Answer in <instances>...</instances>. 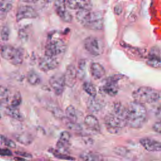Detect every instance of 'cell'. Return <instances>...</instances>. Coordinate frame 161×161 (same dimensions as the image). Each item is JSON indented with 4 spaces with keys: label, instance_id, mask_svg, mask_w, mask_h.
Masks as SVG:
<instances>
[{
    "label": "cell",
    "instance_id": "cell-5",
    "mask_svg": "<svg viewBox=\"0 0 161 161\" xmlns=\"http://www.w3.org/2000/svg\"><path fill=\"white\" fill-rule=\"evenodd\" d=\"M66 50V44L60 38H50L46 43L45 47V55L60 57Z\"/></svg>",
    "mask_w": 161,
    "mask_h": 161
},
{
    "label": "cell",
    "instance_id": "cell-17",
    "mask_svg": "<svg viewBox=\"0 0 161 161\" xmlns=\"http://www.w3.org/2000/svg\"><path fill=\"white\" fill-rule=\"evenodd\" d=\"M84 124L89 130L95 131L99 132L101 128L98 119L93 114H88L84 119Z\"/></svg>",
    "mask_w": 161,
    "mask_h": 161
},
{
    "label": "cell",
    "instance_id": "cell-40",
    "mask_svg": "<svg viewBox=\"0 0 161 161\" xmlns=\"http://www.w3.org/2000/svg\"><path fill=\"white\" fill-rule=\"evenodd\" d=\"M13 155L11 151L8 148H1V156H11Z\"/></svg>",
    "mask_w": 161,
    "mask_h": 161
},
{
    "label": "cell",
    "instance_id": "cell-26",
    "mask_svg": "<svg viewBox=\"0 0 161 161\" xmlns=\"http://www.w3.org/2000/svg\"><path fill=\"white\" fill-rule=\"evenodd\" d=\"M147 64L153 68L161 69V58L154 54H150L147 60Z\"/></svg>",
    "mask_w": 161,
    "mask_h": 161
},
{
    "label": "cell",
    "instance_id": "cell-10",
    "mask_svg": "<svg viewBox=\"0 0 161 161\" xmlns=\"http://www.w3.org/2000/svg\"><path fill=\"white\" fill-rule=\"evenodd\" d=\"M60 57L45 55L40 59L38 67L42 71L47 72L56 69L60 64Z\"/></svg>",
    "mask_w": 161,
    "mask_h": 161
},
{
    "label": "cell",
    "instance_id": "cell-8",
    "mask_svg": "<svg viewBox=\"0 0 161 161\" xmlns=\"http://www.w3.org/2000/svg\"><path fill=\"white\" fill-rule=\"evenodd\" d=\"M49 84L55 94L57 96H60L66 86L64 74L58 72L53 74L49 79Z\"/></svg>",
    "mask_w": 161,
    "mask_h": 161
},
{
    "label": "cell",
    "instance_id": "cell-1",
    "mask_svg": "<svg viewBox=\"0 0 161 161\" xmlns=\"http://www.w3.org/2000/svg\"><path fill=\"white\" fill-rule=\"evenodd\" d=\"M104 123L109 133H118L127 126V107L120 103H114L111 112L106 115Z\"/></svg>",
    "mask_w": 161,
    "mask_h": 161
},
{
    "label": "cell",
    "instance_id": "cell-27",
    "mask_svg": "<svg viewBox=\"0 0 161 161\" xmlns=\"http://www.w3.org/2000/svg\"><path fill=\"white\" fill-rule=\"evenodd\" d=\"M82 88L89 96L96 97L97 94V90L92 83L90 82H84L82 85Z\"/></svg>",
    "mask_w": 161,
    "mask_h": 161
},
{
    "label": "cell",
    "instance_id": "cell-36",
    "mask_svg": "<svg viewBox=\"0 0 161 161\" xmlns=\"http://www.w3.org/2000/svg\"><path fill=\"white\" fill-rule=\"evenodd\" d=\"M19 37L21 41H26L28 38V33L25 29H21L19 30Z\"/></svg>",
    "mask_w": 161,
    "mask_h": 161
},
{
    "label": "cell",
    "instance_id": "cell-30",
    "mask_svg": "<svg viewBox=\"0 0 161 161\" xmlns=\"http://www.w3.org/2000/svg\"><path fill=\"white\" fill-rule=\"evenodd\" d=\"M86 69V61L84 60H80L78 64L77 69V77L79 79H82L84 77Z\"/></svg>",
    "mask_w": 161,
    "mask_h": 161
},
{
    "label": "cell",
    "instance_id": "cell-13",
    "mask_svg": "<svg viewBox=\"0 0 161 161\" xmlns=\"http://www.w3.org/2000/svg\"><path fill=\"white\" fill-rule=\"evenodd\" d=\"M139 142L142 146L150 152H161V143L156 140L150 138H142Z\"/></svg>",
    "mask_w": 161,
    "mask_h": 161
},
{
    "label": "cell",
    "instance_id": "cell-11",
    "mask_svg": "<svg viewBox=\"0 0 161 161\" xmlns=\"http://www.w3.org/2000/svg\"><path fill=\"white\" fill-rule=\"evenodd\" d=\"M36 11L31 6L22 5L20 6L16 12V18L17 21H21L24 19H35L38 17Z\"/></svg>",
    "mask_w": 161,
    "mask_h": 161
},
{
    "label": "cell",
    "instance_id": "cell-22",
    "mask_svg": "<svg viewBox=\"0 0 161 161\" xmlns=\"http://www.w3.org/2000/svg\"><path fill=\"white\" fill-rule=\"evenodd\" d=\"M12 0H0V16L3 19L12 8Z\"/></svg>",
    "mask_w": 161,
    "mask_h": 161
},
{
    "label": "cell",
    "instance_id": "cell-4",
    "mask_svg": "<svg viewBox=\"0 0 161 161\" xmlns=\"http://www.w3.org/2000/svg\"><path fill=\"white\" fill-rule=\"evenodd\" d=\"M134 101L142 104H152L157 102L160 98V92L151 87L141 86L132 93Z\"/></svg>",
    "mask_w": 161,
    "mask_h": 161
},
{
    "label": "cell",
    "instance_id": "cell-15",
    "mask_svg": "<svg viewBox=\"0 0 161 161\" xmlns=\"http://www.w3.org/2000/svg\"><path fill=\"white\" fill-rule=\"evenodd\" d=\"M67 8L72 10L92 9L91 0H67Z\"/></svg>",
    "mask_w": 161,
    "mask_h": 161
},
{
    "label": "cell",
    "instance_id": "cell-31",
    "mask_svg": "<svg viewBox=\"0 0 161 161\" xmlns=\"http://www.w3.org/2000/svg\"><path fill=\"white\" fill-rule=\"evenodd\" d=\"M10 30L8 26L4 25L1 28V38L3 42H7L9 38Z\"/></svg>",
    "mask_w": 161,
    "mask_h": 161
},
{
    "label": "cell",
    "instance_id": "cell-39",
    "mask_svg": "<svg viewBox=\"0 0 161 161\" xmlns=\"http://www.w3.org/2000/svg\"><path fill=\"white\" fill-rule=\"evenodd\" d=\"M15 153L18 155L19 157H22L24 158H32V155L26 152H21V151H16L15 152Z\"/></svg>",
    "mask_w": 161,
    "mask_h": 161
},
{
    "label": "cell",
    "instance_id": "cell-38",
    "mask_svg": "<svg viewBox=\"0 0 161 161\" xmlns=\"http://www.w3.org/2000/svg\"><path fill=\"white\" fill-rule=\"evenodd\" d=\"M53 114L55 116L58 118H62L64 116V114L62 111L59 108H55L53 110Z\"/></svg>",
    "mask_w": 161,
    "mask_h": 161
},
{
    "label": "cell",
    "instance_id": "cell-12",
    "mask_svg": "<svg viewBox=\"0 0 161 161\" xmlns=\"http://www.w3.org/2000/svg\"><path fill=\"white\" fill-rule=\"evenodd\" d=\"M70 137L71 135L69 131H63L61 132L56 144L57 150L59 152L67 153L70 146Z\"/></svg>",
    "mask_w": 161,
    "mask_h": 161
},
{
    "label": "cell",
    "instance_id": "cell-33",
    "mask_svg": "<svg viewBox=\"0 0 161 161\" xmlns=\"http://www.w3.org/2000/svg\"><path fill=\"white\" fill-rule=\"evenodd\" d=\"M0 96H1V104L3 103H6L8 101V97H9V91L3 86H1V93H0Z\"/></svg>",
    "mask_w": 161,
    "mask_h": 161
},
{
    "label": "cell",
    "instance_id": "cell-24",
    "mask_svg": "<svg viewBox=\"0 0 161 161\" xmlns=\"http://www.w3.org/2000/svg\"><path fill=\"white\" fill-rule=\"evenodd\" d=\"M26 79L28 82L31 86H37L41 82V78L39 74L33 70L28 72L26 75Z\"/></svg>",
    "mask_w": 161,
    "mask_h": 161
},
{
    "label": "cell",
    "instance_id": "cell-18",
    "mask_svg": "<svg viewBox=\"0 0 161 161\" xmlns=\"http://www.w3.org/2000/svg\"><path fill=\"white\" fill-rule=\"evenodd\" d=\"M87 108L91 113H97L102 110L103 104L101 101L96 98V97L90 96L87 101Z\"/></svg>",
    "mask_w": 161,
    "mask_h": 161
},
{
    "label": "cell",
    "instance_id": "cell-37",
    "mask_svg": "<svg viewBox=\"0 0 161 161\" xmlns=\"http://www.w3.org/2000/svg\"><path fill=\"white\" fill-rule=\"evenodd\" d=\"M152 129L154 131L161 133V119L156 121L152 126Z\"/></svg>",
    "mask_w": 161,
    "mask_h": 161
},
{
    "label": "cell",
    "instance_id": "cell-34",
    "mask_svg": "<svg viewBox=\"0 0 161 161\" xmlns=\"http://www.w3.org/2000/svg\"><path fill=\"white\" fill-rule=\"evenodd\" d=\"M21 95L19 93H17L13 96L9 105L11 106H13V107L18 108L19 106L21 104Z\"/></svg>",
    "mask_w": 161,
    "mask_h": 161
},
{
    "label": "cell",
    "instance_id": "cell-41",
    "mask_svg": "<svg viewBox=\"0 0 161 161\" xmlns=\"http://www.w3.org/2000/svg\"><path fill=\"white\" fill-rule=\"evenodd\" d=\"M19 1L26 3H36L38 0H19Z\"/></svg>",
    "mask_w": 161,
    "mask_h": 161
},
{
    "label": "cell",
    "instance_id": "cell-16",
    "mask_svg": "<svg viewBox=\"0 0 161 161\" xmlns=\"http://www.w3.org/2000/svg\"><path fill=\"white\" fill-rule=\"evenodd\" d=\"M90 72L92 77L96 80L104 76L106 70L104 67L98 62H92L90 65Z\"/></svg>",
    "mask_w": 161,
    "mask_h": 161
},
{
    "label": "cell",
    "instance_id": "cell-7",
    "mask_svg": "<svg viewBox=\"0 0 161 161\" xmlns=\"http://www.w3.org/2000/svg\"><path fill=\"white\" fill-rule=\"evenodd\" d=\"M119 77L118 75H114L104 79L102 85L99 87L100 92L109 96L113 97L116 96L119 90Z\"/></svg>",
    "mask_w": 161,
    "mask_h": 161
},
{
    "label": "cell",
    "instance_id": "cell-14",
    "mask_svg": "<svg viewBox=\"0 0 161 161\" xmlns=\"http://www.w3.org/2000/svg\"><path fill=\"white\" fill-rule=\"evenodd\" d=\"M64 76L66 86L69 87H73L77 77V71L74 65L70 64L67 67Z\"/></svg>",
    "mask_w": 161,
    "mask_h": 161
},
{
    "label": "cell",
    "instance_id": "cell-23",
    "mask_svg": "<svg viewBox=\"0 0 161 161\" xmlns=\"http://www.w3.org/2000/svg\"><path fill=\"white\" fill-rule=\"evenodd\" d=\"M24 49L21 47H18L16 48V52L14 55L13 58L10 61V62L14 65H20L24 59Z\"/></svg>",
    "mask_w": 161,
    "mask_h": 161
},
{
    "label": "cell",
    "instance_id": "cell-35",
    "mask_svg": "<svg viewBox=\"0 0 161 161\" xmlns=\"http://www.w3.org/2000/svg\"><path fill=\"white\" fill-rule=\"evenodd\" d=\"M67 126L69 129L72 130H74V131H80L82 130V127L81 125H80L79 124H78L77 122L74 123V122H71L70 121H68V123L66 124Z\"/></svg>",
    "mask_w": 161,
    "mask_h": 161
},
{
    "label": "cell",
    "instance_id": "cell-29",
    "mask_svg": "<svg viewBox=\"0 0 161 161\" xmlns=\"http://www.w3.org/2000/svg\"><path fill=\"white\" fill-rule=\"evenodd\" d=\"M79 157L84 160H99L101 157L99 155L92 152H83L82 153Z\"/></svg>",
    "mask_w": 161,
    "mask_h": 161
},
{
    "label": "cell",
    "instance_id": "cell-21",
    "mask_svg": "<svg viewBox=\"0 0 161 161\" xmlns=\"http://www.w3.org/2000/svg\"><path fill=\"white\" fill-rule=\"evenodd\" d=\"M5 113L7 115H8L9 116L14 119L21 121L24 120V116L23 114L21 113L19 108L17 107H13L9 105L6 107Z\"/></svg>",
    "mask_w": 161,
    "mask_h": 161
},
{
    "label": "cell",
    "instance_id": "cell-2",
    "mask_svg": "<svg viewBox=\"0 0 161 161\" xmlns=\"http://www.w3.org/2000/svg\"><path fill=\"white\" fill-rule=\"evenodd\" d=\"M147 119V110L144 104L133 101L127 106V126L131 128H142Z\"/></svg>",
    "mask_w": 161,
    "mask_h": 161
},
{
    "label": "cell",
    "instance_id": "cell-6",
    "mask_svg": "<svg viewBox=\"0 0 161 161\" xmlns=\"http://www.w3.org/2000/svg\"><path fill=\"white\" fill-rule=\"evenodd\" d=\"M84 47L86 50L91 55H101L104 51V45L103 40L94 36H89L84 41Z\"/></svg>",
    "mask_w": 161,
    "mask_h": 161
},
{
    "label": "cell",
    "instance_id": "cell-19",
    "mask_svg": "<svg viewBox=\"0 0 161 161\" xmlns=\"http://www.w3.org/2000/svg\"><path fill=\"white\" fill-rule=\"evenodd\" d=\"M16 48L11 45H3L1 47V55L4 59L11 61L16 52Z\"/></svg>",
    "mask_w": 161,
    "mask_h": 161
},
{
    "label": "cell",
    "instance_id": "cell-3",
    "mask_svg": "<svg viewBox=\"0 0 161 161\" xmlns=\"http://www.w3.org/2000/svg\"><path fill=\"white\" fill-rule=\"evenodd\" d=\"M75 18L78 22L86 28L92 30H101L103 28V16L98 11L92 9L77 10Z\"/></svg>",
    "mask_w": 161,
    "mask_h": 161
},
{
    "label": "cell",
    "instance_id": "cell-9",
    "mask_svg": "<svg viewBox=\"0 0 161 161\" xmlns=\"http://www.w3.org/2000/svg\"><path fill=\"white\" fill-rule=\"evenodd\" d=\"M54 9L58 17L65 23H70L72 21V16L67 10L66 0H55Z\"/></svg>",
    "mask_w": 161,
    "mask_h": 161
},
{
    "label": "cell",
    "instance_id": "cell-20",
    "mask_svg": "<svg viewBox=\"0 0 161 161\" xmlns=\"http://www.w3.org/2000/svg\"><path fill=\"white\" fill-rule=\"evenodd\" d=\"M13 138L18 142L24 145H29L33 141V136L27 132H22L13 135Z\"/></svg>",
    "mask_w": 161,
    "mask_h": 161
},
{
    "label": "cell",
    "instance_id": "cell-28",
    "mask_svg": "<svg viewBox=\"0 0 161 161\" xmlns=\"http://www.w3.org/2000/svg\"><path fill=\"white\" fill-rule=\"evenodd\" d=\"M50 152L52 153V155L56 157L58 159H61V160H75V158L69 156V155H67V153L59 152L58 150H57V149H50Z\"/></svg>",
    "mask_w": 161,
    "mask_h": 161
},
{
    "label": "cell",
    "instance_id": "cell-32",
    "mask_svg": "<svg viewBox=\"0 0 161 161\" xmlns=\"http://www.w3.org/2000/svg\"><path fill=\"white\" fill-rule=\"evenodd\" d=\"M1 143H3L5 146L7 147L14 148L16 147V143L13 140H10L9 138H7L6 136L1 135Z\"/></svg>",
    "mask_w": 161,
    "mask_h": 161
},
{
    "label": "cell",
    "instance_id": "cell-25",
    "mask_svg": "<svg viewBox=\"0 0 161 161\" xmlns=\"http://www.w3.org/2000/svg\"><path fill=\"white\" fill-rule=\"evenodd\" d=\"M65 116L68 121L71 122H77V116L75 108L72 105L68 106L65 109Z\"/></svg>",
    "mask_w": 161,
    "mask_h": 161
}]
</instances>
